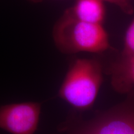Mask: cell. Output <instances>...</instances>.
Masks as SVG:
<instances>
[{
  "instance_id": "obj_1",
  "label": "cell",
  "mask_w": 134,
  "mask_h": 134,
  "mask_svg": "<svg viewBox=\"0 0 134 134\" xmlns=\"http://www.w3.org/2000/svg\"><path fill=\"white\" fill-rule=\"evenodd\" d=\"M52 36L57 48L66 54L101 53L110 47L103 24L80 21L65 12L55 23Z\"/></svg>"
},
{
  "instance_id": "obj_4",
  "label": "cell",
  "mask_w": 134,
  "mask_h": 134,
  "mask_svg": "<svg viewBox=\"0 0 134 134\" xmlns=\"http://www.w3.org/2000/svg\"><path fill=\"white\" fill-rule=\"evenodd\" d=\"M85 134H134V109L117 106L77 129Z\"/></svg>"
},
{
  "instance_id": "obj_9",
  "label": "cell",
  "mask_w": 134,
  "mask_h": 134,
  "mask_svg": "<svg viewBox=\"0 0 134 134\" xmlns=\"http://www.w3.org/2000/svg\"><path fill=\"white\" fill-rule=\"evenodd\" d=\"M27 1L34 3H39L42 2V1H44V0H27Z\"/></svg>"
},
{
  "instance_id": "obj_5",
  "label": "cell",
  "mask_w": 134,
  "mask_h": 134,
  "mask_svg": "<svg viewBox=\"0 0 134 134\" xmlns=\"http://www.w3.org/2000/svg\"><path fill=\"white\" fill-rule=\"evenodd\" d=\"M65 12L80 21L98 24H103L106 14L101 0H76Z\"/></svg>"
},
{
  "instance_id": "obj_2",
  "label": "cell",
  "mask_w": 134,
  "mask_h": 134,
  "mask_svg": "<svg viewBox=\"0 0 134 134\" xmlns=\"http://www.w3.org/2000/svg\"><path fill=\"white\" fill-rule=\"evenodd\" d=\"M103 80L102 65L98 60L77 58L65 75L58 96L76 109H87L96 100Z\"/></svg>"
},
{
  "instance_id": "obj_8",
  "label": "cell",
  "mask_w": 134,
  "mask_h": 134,
  "mask_svg": "<svg viewBox=\"0 0 134 134\" xmlns=\"http://www.w3.org/2000/svg\"><path fill=\"white\" fill-rule=\"evenodd\" d=\"M103 2H108L117 6L123 13L127 14H132L133 13V6L132 0H101Z\"/></svg>"
},
{
  "instance_id": "obj_7",
  "label": "cell",
  "mask_w": 134,
  "mask_h": 134,
  "mask_svg": "<svg viewBox=\"0 0 134 134\" xmlns=\"http://www.w3.org/2000/svg\"><path fill=\"white\" fill-rule=\"evenodd\" d=\"M134 57V18L125 33L124 48L122 53V57Z\"/></svg>"
},
{
  "instance_id": "obj_6",
  "label": "cell",
  "mask_w": 134,
  "mask_h": 134,
  "mask_svg": "<svg viewBox=\"0 0 134 134\" xmlns=\"http://www.w3.org/2000/svg\"><path fill=\"white\" fill-rule=\"evenodd\" d=\"M109 72L111 85L116 91L128 93L134 88V57H121L112 65Z\"/></svg>"
},
{
  "instance_id": "obj_3",
  "label": "cell",
  "mask_w": 134,
  "mask_h": 134,
  "mask_svg": "<svg viewBox=\"0 0 134 134\" xmlns=\"http://www.w3.org/2000/svg\"><path fill=\"white\" fill-rule=\"evenodd\" d=\"M41 112V104L34 102L0 106V128L12 134H34Z\"/></svg>"
}]
</instances>
